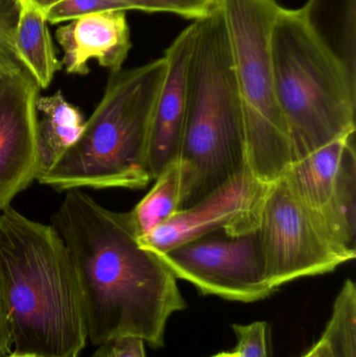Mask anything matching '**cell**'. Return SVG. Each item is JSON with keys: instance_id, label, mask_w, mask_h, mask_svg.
<instances>
[{"instance_id": "20", "label": "cell", "mask_w": 356, "mask_h": 357, "mask_svg": "<svg viewBox=\"0 0 356 357\" xmlns=\"http://www.w3.org/2000/svg\"><path fill=\"white\" fill-rule=\"evenodd\" d=\"M238 344L235 351L238 357H272L271 326L265 321L251 324L233 325Z\"/></svg>"}, {"instance_id": "27", "label": "cell", "mask_w": 356, "mask_h": 357, "mask_svg": "<svg viewBox=\"0 0 356 357\" xmlns=\"http://www.w3.org/2000/svg\"><path fill=\"white\" fill-rule=\"evenodd\" d=\"M211 357H238V352L234 350L232 352H221V354H217V356Z\"/></svg>"}, {"instance_id": "16", "label": "cell", "mask_w": 356, "mask_h": 357, "mask_svg": "<svg viewBox=\"0 0 356 357\" xmlns=\"http://www.w3.org/2000/svg\"><path fill=\"white\" fill-rule=\"evenodd\" d=\"M356 0H309L300 8L305 22L347 65L355 64Z\"/></svg>"}, {"instance_id": "1", "label": "cell", "mask_w": 356, "mask_h": 357, "mask_svg": "<svg viewBox=\"0 0 356 357\" xmlns=\"http://www.w3.org/2000/svg\"><path fill=\"white\" fill-rule=\"evenodd\" d=\"M52 220L77 273L88 340L135 337L162 347L167 321L186 303L161 256L140 245L130 212L73 189Z\"/></svg>"}, {"instance_id": "11", "label": "cell", "mask_w": 356, "mask_h": 357, "mask_svg": "<svg viewBox=\"0 0 356 357\" xmlns=\"http://www.w3.org/2000/svg\"><path fill=\"white\" fill-rule=\"evenodd\" d=\"M355 136L332 140L293 162L284 173L334 238L353 251H356Z\"/></svg>"}, {"instance_id": "12", "label": "cell", "mask_w": 356, "mask_h": 357, "mask_svg": "<svg viewBox=\"0 0 356 357\" xmlns=\"http://www.w3.org/2000/svg\"><path fill=\"white\" fill-rule=\"evenodd\" d=\"M196 22L186 27L165 50V73L150 130L148 167L153 181L178 160L187 106V63Z\"/></svg>"}, {"instance_id": "2", "label": "cell", "mask_w": 356, "mask_h": 357, "mask_svg": "<svg viewBox=\"0 0 356 357\" xmlns=\"http://www.w3.org/2000/svg\"><path fill=\"white\" fill-rule=\"evenodd\" d=\"M0 291L13 351L79 357L87 345L81 289L54 226L14 208L0 214Z\"/></svg>"}, {"instance_id": "3", "label": "cell", "mask_w": 356, "mask_h": 357, "mask_svg": "<svg viewBox=\"0 0 356 357\" xmlns=\"http://www.w3.org/2000/svg\"><path fill=\"white\" fill-rule=\"evenodd\" d=\"M194 22L187 63V106L178 157L181 209L247 167L240 92L219 4Z\"/></svg>"}, {"instance_id": "21", "label": "cell", "mask_w": 356, "mask_h": 357, "mask_svg": "<svg viewBox=\"0 0 356 357\" xmlns=\"http://www.w3.org/2000/svg\"><path fill=\"white\" fill-rule=\"evenodd\" d=\"M110 10H125L118 0H61L46 8L44 13L48 23L56 24Z\"/></svg>"}, {"instance_id": "18", "label": "cell", "mask_w": 356, "mask_h": 357, "mask_svg": "<svg viewBox=\"0 0 356 357\" xmlns=\"http://www.w3.org/2000/svg\"><path fill=\"white\" fill-rule=\"evenodd\" d=\"M332 357H356V287L347 279L321 337Z\"/></svg>"}, {"instance_id": "5", "label": "cell", "mask_w": 356, "mask_h": 357, "mask_svg": "<svg viewBox=\"0 0 356 357\" xmlns=\"http://www.w3.org/2000/svg\"><path fill=\"white\" fill-rule=\"evenodd\" d=\"M272 61L292 163L355 133L356 69L318 39L300 8L280 10L273 29Z\"/></svg>"}, {"instance_id": "13", "label": "cell", "mask_w": 356, "mask_h": 357, "mask_svg": "<svg viewBox=\"0 0 356 357\" xmlns=\"http://www.w3.org/2000/svg\"><path fill=\"white\" fill-rule=\"evenodd\" d=\"M56 38L64 54L61 63L70 75H87L90 60L117 73L132 47L125 10H102L73 19L56 29Z\"/></svg>"}, {"instance_id": "7", "label": "cell", "mask_w": 356, "mask_h": 357, "mask_svg": "<svg viewBox=\"0 0 356 357\" xmlns=\"http://www.w3.org/2000/svg\"><path fill=\"white\" fill-rule=\"evenodd\" d=\"M258 230L276 291L296 279L334 272L356 256L334 238L284 175L268 184Z\"/></svg>"}, {"instance_id": "8", "label": "cell", "mask_w": 356, "mask_h": 357, "mask_svg": "<svg viewBox=\"0 0 356 357\" xmlns=\"http://www.w3.org/2000/svg\"><path fill=\"white\" fill-rule=\"evenodd\" d=\"M16 0H0V211L37 180L41 88L14 47Z\"/></svg>"}, {"instance_id": "15", "label": "cell", "mask_w": 356, "mask_h": 357, "mask_svg": "<svg viewBox=\"0 0 356 357\" xmlns=\"http://www.w3.org/2000/svg\"><path fill=\"white\" fill-rule=\"evenodd\" d=\"M37 111L40 114L37 125L39 176L77 142L85 121L79 109L70 104L61 91L38 98Z\"/></svg>"}, {"instance_id": "23", "label": "cell", "mask_w": 356, "mask_h": 357, "mask_svg": "<svg viewBox=\"0 0 356 357\" xmlns=\"http://www.w3.org/2000/svg\"><path fill=\"white\" fill-rule=\"evenodd\" d=\"M13 350L12 337H10V325L4 307L3 299L0 291V357L10 354Z\"/></svg>"}, {"instance_id": "22", "label": "cell", "mask_w": 356, "mask_h": 357, "mask_svg": "<svg viewBox=\"0 0 356 357\" xmlns=\"http://www.w3.org/2000/svg\"><path fill=\"white\" fill-rule=\"evenodd\" d=\"M92 357H146L144 342L135 337H123L98 346Z\"/></svg>"}, {"instance_id": "19", "label": "cell", "mask_w": 356, "mask_h": 357, "mask_svg": "<svg viewBox=\"0 0 356 357\" xmlns=\"http://www.w3.org/2000/svg\"><path fill=\"white\" fill-rule=\"evenodd\" d=\"M125 10L167 12L194 21L204 18L217 8L219 0H118Z\"/></svg>"}, {"instance_id": "26", "label": "cell", "mask_w": 356, "mask_h": 357, "mask_svg": "<svg viewBox=\"0 0 356 357\" xmlns=\"http://www.w3.org/2000/svg\"><path fill=\"white\" fill-rule=\"evenodd\" d=\"M3 357H39L33 356V354H18V352H10V354H8V356H3Z\"/></svg>"}, {"instance_id": "17", "label": "cell", "mask_w": 356, "mask_h": 357, "mask_svg": "<svg viewBox=\"0 0 356 357\" xmlns=\"http://www.w3.org/2000/svg\"><path fill=\"white\" fill-rule=\"evenodd\" d=\"M148 195L130 211L138 237L152 232L181 209L182 172L179 161H173L155 178Z\"/></svg>"}, {"instance_id": "9", "label": "cell", "mask_w": 356, "mask_h": 357, "mask_svg": "<svg viewBox=\"0 0 356 357\" xmlns=\"http://www.w3.org/2000/svg\"><path fill=\"white\" fill-rule=\"evenodd\" d=\"M160 256L176 278L192 283L203 295L249 303L276 291L258 229L238 236L207 235Z\"/></svg>"}, {"instance_id": "6", "label": "cell", "mask_w": 356, "mask_h": 357, "mask_svg": "<svg viewBox=\"0 0 356 357\" xmlns=\"http://www.w3.org/2000/svg\"><path fill=\"white\" fill-rule=\"evenodd\" d=\"M240 92L251 173L271 182L292 165L288 128L274 85L272 40L282 6L276 0H219Z\"/></svg>"}, {"instance_id": "14", "label": "cell", "mask_w": 356, "mask_h": 357, "mask_svg": "<svg viewBox=\"0 0 356 357\" xmlns=\"http://www.w3.org/2000/svg\"><path fill=\"white\" fill-rule=\"evenodd\" d=\"M16 3L15 50L39 87L45 89L62 68V63L56 58L45 13L33 0H16Z\"/></svg>"}, {"instance_id": "25", "label": "cell", "mask_w": 356, "mask_h": 357, "mask_svg": "<svg viewBox=\"0 0 356 357\" xmlns=\"http://www.w3.org/2000/svg\"><path fill=\"white\" fill-rule=\"evenodd\" d=\"M38 6L42 8V10H45L46 8H49V6H54L56 2L61 1V0H33Z\"/></svg>"}, {"instance_id": "24", "label": "cell", "mask_w": 356, "mask_h": 357, "mask_svg": "<svg viewBox=\"0 0 356 357\" xmlns=\"http://www.w3.org/2000/svg\"><path fill=\"white\" fill-rule=\"evenodd\" d=\"M300 357H332L330 356V351L326 347L325 343L321 339L309 350L305 352L302 356Z\"/></svg>"}, {"instance_id": "4", "label": "cell", "mask_w": 356, "mask_h": 357, "mask_svg": "<svg viewBox=\"0 0 356 357\" xmlns=\"http://www.w3.org/2000/svg\"><path fill=\"white\" fill-rule=\"evenodd\" d=\"M165 59L111 73L104 96L75 144L37 181L59 191L141 189L153 181L150 130Z\"/></svg>"}, {"instance_id": "10", "label": "cell", "mask_w": 356, "mask_h": 357, "mask_svg": "<svg viewBox=\"0 0 356 357\" xmlns=\"http://www.w3.org/2000/svg\"><path fill=\"white\" fill-rule=\"evenodd\" d=\"M267 186L245 167L152 232L138 237L140 245L162 255L178 245L217 232L238 236L257 230Z\"/></svg>"}]
</instances>
